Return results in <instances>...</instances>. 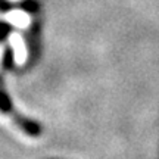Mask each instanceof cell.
<instances>
[{"instance_id":"cell-1","label":"cell","mask_w":159,"mask_h":159,"mask_svg":"<svg viewBox=\"0 0 159 159\" xmlns=\"http://www.w3.org/2000/svg\"><path fill=\"white\" fill-rule=\"evenodd\" d=\"M0 111H2L5 115L6 114L11 115L12 119H13L16 124H19V127H21L27 134H30V136H39L40 134V127L35 124V122H33V121H30V119H27V118H24V116H21L19 114H16V112L13 111L11 99H9V96H7V93H6V90H5V87H3L2 77H0Z\"/></svg>"},{"instance_id":"cell-2","label":"cell","mask_w":159,"mask_h":159,"mask_svg":"<svg viewBox=\"0 0 159 159\" xmlns=\"http://www.w3.org/2000/svg\"><path fill=\"white\" fill-rule=\"evenodd\" d=\"M11 44L13 47V53H15L16 61L19 63H22L27 59V47H25L22 37L19 34H11Z\"/></svg>"},{"instance_id":"cell-3","label":"cell","mask_w":159,"mask_h":159,"mask_svg":"<svg viewBox=\"0 0 159 159\" xmlns=\"http://www.w3.org/2000/svg\"><path fill=\"white\" fill-rule=\"evenodd\" d=\"M11 61H12V52L9 49H5L2 52V66H3V69L11 66Z\"/></svg>"}]
</instances>
